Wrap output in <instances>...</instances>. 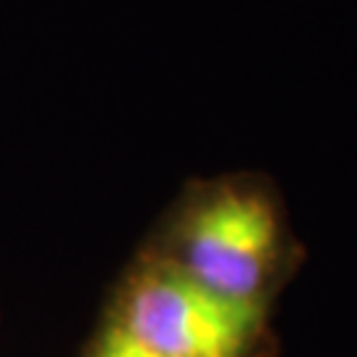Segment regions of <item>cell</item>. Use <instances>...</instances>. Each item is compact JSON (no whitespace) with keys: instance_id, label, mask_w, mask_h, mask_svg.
<instances>
[{"instance_id":"cell-3","label":"cell","mask_w":357,"mask_h":357,"mask_svg":"<svg viewBox=\"0 0 357 357\" xmlns=\"http://www.w3.org/2000/svg\"><path fill=\"white\" fill-rule=\"evenodd\" d=\"M88 357H156L151 352H146L143 347H138L132 339H128L125 333L114 328L112 323H106L98 333V339L93 342Z\"/></svg>"},{"instance_id":"cell-2","label":"cell","mask_w":357,"mask_h":357,"mask_svg":"<svg viewBox=\"0 0 357 357\" xmlns=\"http://www.w3.org/2000/svg\"><path fill=\"white\" fill-rule=\"evenodd\" d=\"M106 323L156 357H249L265 307L209 291L156 249L132 265Z\"/></svg>"},{"instance_id":"cell-1","label":"cell","mask_w":357,"mask_h":357,"mask_svg":"<svg viewBox=\"0 0 357 357\" xmlns=\"http://www.w3.org/2000/svg\"><path fill=\"white\" fill-rule=\"evenodd\" d=\"M153 249L209 291L265 307L281 268V212L255 183H212L183 204L167 241Z\"/></svg>"}]
</instances>
